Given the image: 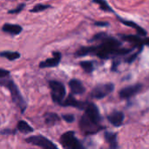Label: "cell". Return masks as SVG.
<instances>
[{
    "mask_svg": "<svg viewBox=\"0 0 149 149\" xmlns=\"http://www.w3.org/2000/svg\"><path fill=\"white\" fill-rule=\"evenodd\" d=\"M95 41H99L100 43L97 45L80 47L76 51L75 56L85 57L94 55L101 59H109L127 55L134 51V48H123L119 39L110 37L104 32L98 33L90 39V42Z\"/></svg>",
    "mask_w": 149,
    "mask_h": 149,
    "instance_id": "obj_1",
    "label": "cell"
},
{
    "mask_svg": "<svg viewBox=\"0 0 149 149\" xmlns=\"http://www.w3.org/2000/svg\"><path fill=\"white\" fill-rule=\"evenodd\" d=\"M51 8V5L49 4H44V3H38L36 4L31 10H30L31 12H34V13H37V12H41V11H44L47 9Z\"/></svg>",
    "mask_w": 149,
    "mask_h": 149,
    "instance_id": "obj_22",
    "label": "cell"
},
{
    "mask_svg": "<svg viewBox=\"0 0 149 149\" xmlns=\"http://www.w3.org/2000/svg\"><path fill=\"white\" fill-rule=\"evenodd\" d=\"M0 86L8 89V91L10 93L13 103L20 109L22 113H24L26 109L27 104L24 99L23 98L20 91L18 90L17 86L15 84V82L10 78L7 77V78L0 79Z\"/></svg>",
    "mask_w": 149,
    "mask_h": 149,
    "instance_id": "obj_3",
    "label": "cell"
},
{
    "mask_svg": "<svg viewBox=\"0 0 149 149\" xmlns=\"http://www.w3.org/2000/svg\"><path fill=\"white\" fill-rule=\"evenodd\" d=\"M101 120L98 107L94 103L88 102L85 108V113L79 120V126L85 135H92L105 128L104 126H101Z\"/></svg>",
    "mask_w": 149,
    "mask_h": 149,
    "instance_id": "obj_2",
    "label": "cell"
},
{
    "mask_svg": "<svg viewBox=\"0 0 149 149\" xmlns=\"http://www.w3.org/2000/svg\"><path fill=\"white\" fill-rule=\"evenodd\" d=\"M44 120H45V123L49 127L54 126L60 121L59 116L55 113H46L44 115Z\"/></svg>",
    "mask_w": 149,
    "mask_h": 149,
    "instance_id": "obj_17",
    "label": "cell"
},
{
    "mask_svg": "<svg viewBox=\"0 0 149 149\" xmlns=\"http://www.w3.org/2000/svg\"><path fill=\"white\" fill-rule=\"evenodd\" d=\"M69 87L71 93L72 94H83L86 92V88L79 79H72L69 81Z\"/></svg>",
    "mask_w": 149,
    "mask_h": 149,
    "instance_id": "obj_13",
    "label": "cell"
},
{
    "mask_svg": "<svg viewBox=\"0 0 149 149\" xmlns=\"http://www.w3.org/2000/svg\"><path fill=\"white\" fill-rule=\"evenodd\" d=\"M24 6H25V4H24V3H21V4L17 5L15 9H12V10H9V11H8V13H10V14H17V13L20 12V11L24 9Z\"/></svg>",
    "mask_w": 149,
    "mask_h": 149,
    "instance_id": "obj_23",
    "label": "cell"
},
{
    "mask_svg": "<svg viewBox=\"0 0 149 149\" xmlns=\"http://www.w3.org/2000/svg\"><path fill=\"white\" fill-rule=\"evenodd\" d=\"M17 129L23 134H31L33 132V128L24 120H19L17 122Z\"/></svg>",
    "mask_w": 149,
    "mask_h": 149,
    "instance_id": "obj_18",
    "label": "cell"
},
{
    "mask_svg": "<svg viewBox=\"0 0 149 149\" xmlns=\"http://www.w3.org/2000/svg\"><path fill=\"white\" fill-rule=\"evenodd\" d=\"M62 55L59 52H52V58H47L45 61H42L39 63L40 68H51V67H56L58 65V64L61 61Z\"/></svg>",
    "mask_w": 149,
    "mask_h": 149,
    "instance_id": "obj_11",
    "label": "cell"
},
{
    "mask_svg": "<svg viewBox=\"0 0 149 149\" xmlns=\"http://www.w3.org/2000/svg\"><path fill=\"white\" fill-rule=\"evenodd\" d=\"M23 28L19 24H4L2 27V31L5 33H8L11 36H16L21 33Z\"/></svg>",
    "mask_w": 149,
    "mask_h": 149,
    "instance_id": "obj_16",
    "label": "cell"
},
{
    "mask_svg": "<svg viewBox=\"0 0 149 149\" xmlns=\"http://www.w3.org/2000/svg\"><path fill=\"white\" fill-rule=\"evenodd\" d=\"M104 138L106 142L109 145V148L112 149H116L119 148L118 145V136L117 133H112V132H105Z\"/></svg>",
    "mask_w": 149,
    "mask_h": 149,
    "instance_id": "obj_15",
    "label": "cell"
},
{
    "mask_svg": "<svg viewBox=\"0 0 149 149\" xmlns=\"http://www.w3.org/2000/svg\"><path fill=\"white\" fill-rule=\"evenodd\" d=\"M60 143L64 148L66 149H84L85 147L75 137L73 131H68L64 133L60 137Z\"/></svg>",
    "mask_w": 149,
    "mask_h": 149,
    "instance_id": "obj_5",
    "label": "cell"
},
{
    "mask_svg": "<svg viewBox=\"0 0 149 149\" xmlns=\"http://www.w3.org/2000/svg\"><path fill=\"white\" fill-rule=\"evenodd\" d=\"M7 77H10V72L5 69L0 68V79H3Z\"/></svg>",
    "mask_w": 149,
    "mask_h": 149,
    "instance_id": "obj_25",
    "label": "cell"
},
{
    "mask_svg": "<svg viewBox=\"0 0 149 149\" xmlns=\"http://www.w3.org/2000/svg\"><path fill=\"white\" fill-rule=\"evenodd\" d=\"M119 36L122 40L131 43L135 47H138V49L142 50L145 45L149 46V38H141L137 35H125V34H120Z\"/></svg>",
    "mask_w": 149,
    "mask_h": 149,
    "instance_id": "obj_8",
    "label": "cell"
},
{
    "mask_svg": "<svg viewBox=\"0 0 149 149\" xmlns=\"http://www.w3.org/2000/svg\"><path fill=\"white\" fill-rule=\"evenodd\" d=\"M62 119L68 123H72L75 120V117L72 114H63Z\"/></svg>",
    "mask_w": 149,
    "mask_h": 149,
    "instance_id": "obj_24",
    "label": "cell"
},
{
    "mask_svg": "<svg viewBox=\"0 0 149 149\" xmlns=\"http://www.w3.org/2000/svg\"><path fill=\"white\" fill-rule=\"evenodd\" d=\"M96 26H100V27H105V26H108L109 23L107 22H95L94 24Z\"/></svg>",
    "mask_w": 149,
    "mask_h": 149,
    "instance_id": "obj_26",
    "label": "cell"
},
{
    "mask_svg": "<svg viewBox=\"0 0 149 149\" xmlns=\"http://www.w3.org/2000/svg\"><path fill=\"white\" fill-rule=\"evenodd\" d=\"M93 2L96 4L99 5V7L100 8V10H102L103 11L106 12H111L113 13V10L112 9V7L108 4V3L106 0H93Z\"/></svg>",
    "mask_w": 149,
    "mask_h": 149,
    "instance_id": "obj_20",
    "label": "cell"
},
{
    "mask_svg": "<svg viewBox=\"0 0 149 149\" xmlns=\"http://www.w3.org/2000/svg\"><path fill=\"white\" fill-rule=\"evenodd\" d=\"M25 142L38 148L44 149H57L58 147L50 140L45 138L43 135H36V136H31L25 139Z\"/></svg>",
    "mask_w": 149,
    "mask_h": 149,
    "instance_id": "obj_7",
    "label": "cell"
},
{
    "mask_svg": "<svg viewBox=\"0 0 149 149\" xmlns=\"http://www.w3.org/2000/svg\"><path fill=\"white\" fill-rule=\"evenodd\" d=\"M49 86L51 89V95L53 102L61 105L66 94V90L64 84L57 80H50Z\"/></svg>",
    "mask_w": 149,
    "mask_h": 149,
    "instance_id": "obj_4",
    "label": "cell"
},
{
    "mask_svg": "<svg viewBox=\"0 0 149 149\" xmlns=\"http://www.w3.org/2000/svg\"><path fill=\"white\" fill-rule=\"evenodd\" d=\"M117 17H118L119 21H120L121 24H125V25H127V26H128V27H130V28L134 29V30L138 32V34H140L141 36H142V37L147 36V34H148V33H147V31H146L144 28H142L141 26H140L138 24H136L135 22H133V21H130V20H126V19L120 18L119 16H118Z\"/></svg>",
    "mask_w": 149,
    "mask_h": 149,
    "instance_id": "obj_14",
    "label": "cell"
},
{
    "mask_svg": "<svg viewBox=\"0 0 149 149\" xmlns=\"http://www.w3.org/2000/svg\"><path fill=\"white\" fill-rule=\"evenodd\" d=\"M107 120L114 127H120L123 122H124V120H125V114L123 113V112H120V111H117V110H114L108 116H107Z\"/></svg>",
    "mask_w": 149,
    "mask_h": 149,
    "instance_id": "obj_12",
    "label": "cell"
},
{
    "mask_svg": "<svg viewBox=\"0 0 149 149\" xmlns=\"http://www.w3.org/2000/svg\"><path fill=\"white\" fill-rule=\"evenodd\" d=\"M142 87H143L142 84H140V83L127 86L120 91L119 95H120V99H122V100H128V99H131L132 97L137 95L141 91Z\"/></svg>",
    "mask_w": 149,
    "mask_h": 149,
    "instance_id": "obj_9",
    "label": "cell"
},
{
    "mask_svg": "<svg viewBox=\"0 0 149 149\" xmlns=\"http://www.w3.org/2000/svg\"><path fill=\"white\" fill-rule=\"evenodd\" d=\"M0 57L4 58L10 61H13L16 60L17 58H19L21 57L20 53L17 52H10V51H3L0 52Z\"/></svg>",
    "mask_w": 149,
    "mask_h": 149,
    "instance_id": "obj_19",
    "label": "cell"
},
{
    "mask_svg": "<svg viewBox=\"0 0 149 149\" xmlns=\"http://www.w3.org/2000/svg\"><path fill=\"white\" fill-rule=\"evenodd\" d=\"M114 90V85L113 83H104L97 85L91 92L90 96L93 99L101 100L112 93Z\"/></svg>",
    "mask_w": 149,
    "mask_h": 149,
    "instance_id": "obj_6",
    "label": "cell"
},
{
    "mask_svg": "<svg viewBox=\"0 0 149 149\" xmlns=\"http://www.w3.org/2000/svg\"><path fill=\"white\" fill-rule=\"evenodd\" d=\"M87 103H88V102L78 100L77 99L74 98L73 94L71 93L65 100H63V102L61 103L60 106H62V107H72L78 108V109H79V110H85V108H86Z\"/></svg>",
    "mask_w": 149,
    "mask_h": 149,
    "instance_id": "obj_10",
    "label": "cell"
},
{
    "mask_svg": "<svg viewBox=\"0 0 149 149\" xmlns=\"http://www.w3.org/2000/svg\"><path fill=\"white\" fill-rule=\"evenodd\" d=\"M79 65L81 66V68L86 72V73H91L94 67H93V63L92 61H88V60H85V61H80L79 62Z\"/></svg>",
    "mask_w": 149,
    "mask_h": 149,
    "instance_id": "obj_21",
    "label": "cell"
}]
</instances>
